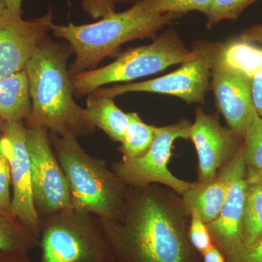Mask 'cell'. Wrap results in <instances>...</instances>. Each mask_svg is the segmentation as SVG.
<instances>
[{"label":"cell","mask_w":262,"mask_h":262,"mask_svg":"<svg viewBox=\"0 0 262 262\" xmlns=\"http://www.w3.org/2000/svg\"><path fill=\"white\" fill-rule=\"evenodd\" d=\"M183 203L153 184L127 187L121 220H101L117 262H196Z\"/></svg>","instance_id":"6da1fadb"},{"label":"cell","mask_w":262,"mask_h":262,"mask_svg":"<svg viewBox=\"0 0 262 262\" xmlns=\"http://www.w3.org/2000/svg\"><path fill=\"white\" fill-rule=\"evenodd\" d=\"M68 44L45 39L26 65L32 113L27 127L40 126L62 137L76 139L90 135L96 127L84 117L74 99L75 94L67 61L72 54Z\"/></svg>","instance_id":"7a4b0ae2"},{"label":"cell","mask_w":262,"mask_h":262,"mask_svg":"<svg viewBox=\"0 0 262 262\" xmlns=\"http://www.w3.org/2000/svg\"><path fill=\"white\" fill-rule=\"evenodd\" d=\"M182 15L158 14L146 9L141 0L122 12H113L94 23L53 24L51 32L65 39L75 54L71 75L96 69L122 45L138 39L154 38L156 33Z\"/></svg>","instance_id":"3957f363"},{"label":"cell","mask_w":262,"mask_h":262,"mask_svg":"<svg viewBox=\"0 0 262 262\" xmlns=\"http://www.w3.org/2000/svg\"><path fill=\"white\" fill-rule=\"evenodd\" d=\"M50 138L67 177L72 208L102 220H121L126 203V184L106 162L88 154L76 138L53 133Z\"/></svg>","instance_id":"277c9868"},{"label":"cell","mask_w":262,"mask_h":262,"mask_svg":"<svg viewBox=\"0 0 262 262\" xmlns=\"http://www.w3.org/2000/svg\"><path fill=\"white\" fill-rule=\"evenodd\" d=\"M39 262H117L101 220L69 210L40 219Z\"/></svg>","instance_id":"5b68a950"},{"label":"cell","mask_w":262,"mask_h":262,"mask_svg":"<svg viewBox=\"0 0 262 262\" xmlns=\"http://www.w3.org/2000/svg\"><path fill=\"white\" fill-rule=\"evenodd\" d=\"M173 28L167 29L147 46L122 53L110 64L71 75L75 94L84 96L106 84L130 82L182 64L194 56Z\"/></svg>","instance_id":"8992f818"},{"label":"cell","mask_w":262,"mask_h":262,"mask_svg":"<svg viewBox=\"0 0 262 262\" xmlns=\"http://www.w3.org/2000/svg\"><path fill=\"white\" fill-rule=\"evenodd\" d=\"M218 48L219 42L198 41L192 46L194 56L168 75L144 82L100 88L94 92L113 98L127 93H152L176 96L187 103L204 104Z\"/></svg>","instance_id":"52a82bcc"},{"label":"cell","mask_w":262,"mask_h":262,"mask_svg":"<svg viewBox=\"0 0 262 262\" xmlns=\"http://www.w3.org/2000/svg\"><path fill=\"white\" fill-rule=\"evenodd\" d=\"M192 123L182 120L177 123L156 127L152 144L144 155L113 165V170L127 187H145L160 184L182 194L191 187L189 183L177 178L168 168L172 146L177 139H190Z\"/></svg>","instance_id":"ba28073f"},{"label":"cell","mask_w":262,"mask_h":262,"mask_svg":"<svg viewBox=\"0 0 262 262\" xmlns=\"http://www.w3.org/2000/svg\"><path fill=\"white\" fill-rule=\"evenodd\" d=\"M34 205L39 219L73 209L64 172L46 127H27Z\"/></svg>","instance_id":"9c48e42d"},{"label":"cell","mask_w":262,"mask_h":262,"mask_svg":"<svg viewBox=\"0 0 262 262\" xmlns=\"http://www.w3.org/2000/svg\"><path fill=\"white\" fill-rule=\"evenodd\" d=\"M0 146L10 163L12 215L37 238L40 235V219L33 196L32 170L27 146V127L21 122H5Z\"/></svg>","instance_id":"30bf717a"},{"label":"cell","mask_w":262,"mask_h":262,"mask_svg":"<svg viewBox=\"0 0 262 262\" xmlns=\"http://www.w3.org/2000/svg\"><path fill=\"white\" fill-rule=\"evenodd\" d=\"M198 157V182L213 180L233 158L243 144V139L229 127L222 126L218 115L195 108L190 139Z\"/></svg>","instance_id":"8fae6325"},{"label":"cell","mask_w":262,"mask_h":262,"mask_svg":"<svg viewBox=\"0 0 262 262\" xmlns=\"http://www.w3.org/2000/svg\"><path fill=\"white\" fill-rule=\"evenodd\" d=\"M53 10L26 20L8 11L0 18V81L24 70L38 46L51 32Z\"/></svg>","instance_id":"7c38bea8"},{"label":"cell","mask_w":262,"mask_h":262,"mask_svg":"<svg viewBox=\"0 0 262 262\" xmlns=\"http://www.w3.org/2000/svg\"><path fill=\"white\" fill-rule=\"evenodd\" d=\"M225 168L229 183L225 203L216 219L206 225L212 239L227 256L242 245L241 228L248 187L243 144Z\"/></svg>","instance_id":"4fadbf2b"},{"label":"cell","mask_w":262,"mask_h":262,"mask_svg":"<svg viewBox=\"0 0 262 262\" xmlns=\"http://www.w3.org/2000/svg\"><path fill=\"white\" fill-rule=\"evenodd\" d=\"M252 81L241 72L214 63L211 87L217 107L229 128L241 137L257 115L253 103Z\"/></svg>","instance_id":"5bb4252c"},{"label":"cell","mask_w":262,"mask_h":262,"mask_svg":"<svg viewBox=\"0 0 262 262\" xmlns=\"http://www.w3.org/2000/svg\"><path fill=\"white\" fill-rule=\"evenodd\" d=\"M228 174L225 166L213 180L206 183H193L182 195V201L189 211L198 212L206 224L220 214L228 189Z\"/></svg>","instance_id":"9a60e30c"},{"label":"cell","mask_w":262,"mask_h":262,"mask_svg":"<svg viewBox=\"0 0 262 262\" xmlns=\"http://www.w3.org/2000/svg\"><path fill=\"white\" fill-rule=\"evenodd\" d=\"M83 113L90 123L102 130L112 140L123 141L129 125L128 114L120 110L113 98L91 93L86 100Z\"/></svg>","instance_id":"2e32d148"},{"label":"cell","mask_w":262,"mask_h":262,"mask_svg":"<svg viewBox=\"0 0 262 262\" xmlns=\"http://www.w3.org/2000/svg\"><path fill=\"white\" fill-rule=\"evenodd\" d=\"M32 100L25 70L0 81V116L4 122L27 120L32 113Z\"/></svg>","instance_id":"e0dca14e"},{"label":"cell","mask_w":262,"mask_h":262,"mask_svg":"<svg viewBox=\"0 0 262 262\" xmlns=\"http://www.w3.org/2000/svg\"><path fill=\"white\" fill-rule=\"evenodd\" d=\"M215 63L241 72L253 80L262 71V46L239 36L219 42Z\"/></svg>","instance_id":"ac0fdd59"},{"label":"cell","mask_w":262,"mask_h":262,"mask_svg":"<svg viewBox=\"0 0 262 262\" xmlns=\"http://www.w3.org/2000/svg\"><path fill=\"white\" fill-rule=\"evenodd\" d=\"M39 246L37 238L16 218L0 212V251L29 253Z\"/></svg>","instance_id":"d6986e66"},{"label":"cell","mask_w":262,"mask_h":262,"mask_svg":"<svg viewBox=\"0 0 262 262\" xmlns=\"http://www.w3.org/2000/svg\"><path fill=\"white\" fill-rule=\"evenodd\" d=\"M127 114L129 125L119 149L122 154V161L134 159L144 155L154 141L156 129V127L143 121L137 113Z\"/></svg>","instance_id":"ffe728a7"},{"label":"cell","mask_w":262,"mask_h":262,"mask_svg":"<svg viewBox=\"0 0 262 262\" xmlns=\"http://www.w3.org/2000/svg\"><path fill=\"white\" fill-rule=\"evenodd\" d=\"M262 237V188L255 183L248 182L241 239L242 245L250 246Z\"/></svg>","instance_id":"44dd1931"},{"label":"cell","mask_w":262,"mask_h":262,"mask_svg":"<svg viewBox=\"0 0 262 262\" xmlns=\"http://www.w3.org/2000/svg\"><path fill=\"white\" fill-rule=\"evenodd\" d=\"M243 152L247 172L262 171V118L256 115L243 135Z\"/></svg>","instance_id":"7402d4cb"},{"label":"cell","mask_w":262,"mask_h":262,"mask_svg":"<svg viewBox=\"0 0 262 262\" xmlns=\"http://www.w3.org/2000/svg\"><path fill=\"white\" fill-rule=\"evenodd\" d=\"M146 9L158 14L184 15L191 11L201 12L207 16L213 0H141Z\"/></svg>","instance_id":"603a6c76"},{"label":"cell","mask_w":262,"mask_h":262,"mask_svg":"<svg viewBox=\"0 0 262 262\" xmlns=\"http://www.w3.org/2000/svg\"><path fill=\"white\" fill-rule=\"evenodd\" d=\"M258 0H213L207 15L206 26L211 29L224 20H237L248 7Z\"/></svg>","instance_id":"cb8c5ba5"},{"label":"cell","mask_w":262,"mask_h":262,"mask_svg":"<svg viewBox=\"0 0 262 262\" xmlns=\"http://www.w3.org/2000/svg\"><path fill=\"white\" fill-rule=\"evenodd\" d=\"M191 222L188 229V238L193 248L203 254L213 246L212 237L206 224L203 222L198 212L189 211Z\"/></svg>","instance_id":"d4e9b609"},{"label":"cell","mask_w":262,"mask_h":262,"mask_svg":"<svg viewBox=\"0 0 262 262\" xmlns=\"http://www.w3.org/2000/svg\"><path fill=\"white\" fill-rule=\"evenodd\" d=\"M10 163L0 146V212L12 215Z\"/></svg>","instance_id":"484cf974"},{"label":"cell","mask_w":262,"mask_h":262,"mask_svg":"<svg viewBox=\"0 0 262 262\" xmlns=\"http://www.w3.org/2000/svg\"><path fill=\"white\" fill-rule=\"evenodd\" d=\"M227 262H262V237L250 245H241L226 256Z\"/></svg>","instance_id":"4316f807"},{"label":"cell","mask_w":262,"mask_h":262,"mask_svg":"<svg viewBox=\"0 0 262 262\" xmlns=\"http://www.w3.org/2000/svg\"><path fill=\"white\" fill-rule=\"evenodd\" d=\"M115 0H81V6L94 19H101L115 12Z\"/></svg>","instance_id":"83f0119b"},{"label":"cell","mask_w":262,"mask_h":262,"mask_svg":"<svg viewBox=\"0 0 262 262\" xmlns=\"http://www.w3.org/2000/svg\"><path fill=\"white\" fill-rule=\"evenodd\" d=\"M252 96L256 113L262 118V71L253 78Z\"/></svg>","instance_id":"f1b7e54d"},{"label":"cell","mask_w":262,"mask_h":262,"mask_svg":"<svg viewBox=\"0 0 262 262\" xmlns=\"http://www.w3.org/2000/svg\"><path fill=\"white\" fill-rule=\"evenodd\" d=\"M239 37L246 40L262 46V25L256 24L241 33Z\"/></svg>","instance_id":"f546056e"},{"label":"cell","mask_w":262,"mask_h":262,"mask_svg":"<svg viewBox=\"0 0 262 262\" xmlns=\"http://www.w3.org/2000/svg\"><path fill=\"white\" fill-rule=\"evenodd\" d=\"M202 256L203 262H227L220 250L214 245L206 252L203 253Z\"/></svg>","instance_id":"4dcf8cb0"},{"label":"cell","mask_w":262,"mask_h":262,"mask_svg":"<svg viewBox=\"0 0 262 262\" xmlns=\"http://www.w3.org/2000/svg\"><path fill=\"white\" fill-rule=\"evenodd\" d=\"M29 253H3L0 262H32Z\"/></svg>","instance_id":"1f68e13d"},{"label":"cell","mask_w":262,"mask_h":262,"mask_svg":"<svg viewBox=\"0 0 262 262\" xmlns=\"http://www.w3.org/2000/svg\"><path fill=\"white\" fill-rule=\"evenodd\" d=\"M7 10L10 15L21 17V7L23 0H5Z\"/></svg>","instance_id":"d6a6232c"},{"label":"cell","mask_w":262,"mask_h":262,"mask_svg":"<svg viewBox=\"0 0 262 262\" xmlns=\"http://www.w3.org/2000/svg\"><path fill=\"white\" fill-rule=\"evenodd\" d=\"M246 176H247L248 182L255 183L262 188V171L257 172V173L247 172Z\"/></svg>","instance_id":"836d02e7"},{"label":"cell","mask_w":262,"mask_h":262,"mask_svg":"<svg viewBox=\"0 0 262 262\" xmlns=\"http://www.w3.org/2000/svg\"><path fill=\"white\" fill-rule=\"evenodd\" d=\"M7 5L5 0H0V18L7 13Z\"/></svg>","instance_id":"e575fe53"},{"label":"cell","mask_w":262,"mask_h":262,"mask_svg":"<svg viewBox=\"0 0 262 262\" xmlns=\"http://www.w3.org/2000/svg\"><path fill=\"white\" fill-rule=\"evenodd\" d=\"M139 1V0H115V4H124V3H134V2Z\"/></svg>","instance_id":"d590c367"},{"label":"cell","mask_w":262,"mask_h":262,"mask_svg":"<svg viewBox=\"0 0 262 262\" xmlns=\"http://www.w3.org/2000/svg\"><path fill=\"white\" fill-rule=\"evenodd\" d=\"M2 127H3V125H2V118L1 116H0V139H1L2 135H3V133H2Z\"/></svg>","instance_id":"8d00e7d4"},{"label":"cell","mask_w":262,"mask_h":262,"mask_svg":"<svg viewBox=\"0 0 262 262\" xmlns=\"http://www.w3.org/2000/svg\"><path fill=\"white\" fill-rule=\"evenodd\" d=\"M3 252H1V251H0V261H1V258H2V256H3Z\"/></svg>","instance_id":"74e56055"}]
</instances>
